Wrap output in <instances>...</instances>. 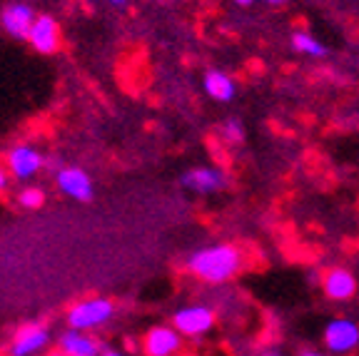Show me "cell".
<instances>
[{
    "label": "cell",
    "instance_id": "ac0fdd59",
    "mask_svg": "<svg viewBox=\"0 0 359 356\" xmlns=\"http://www.w3.org/2000/svg\"><path fill=\"white\" fill-rule=\"evenodd\" d=\"M232 3H237L240 8H247V6H252V3H269V6H282V3H287V0H232Z\"/></svg>",
    "mask_w": 359,
    "mask_h": 356
},
{
    "label": "cell",
    "instance_id": "7402d4cb",
    "mask_svg": "<svg viewBox=\"0 0 359 356\" xmlns=\"http://www.w3.org/2000/svg\"><path fill=\"white\" fill-rule=\"evenodd\" d=\"M100 356H125V354H120V351H112V349H107V351H102Z\"/></svg>",
    "mask_w": 359,
    "mask_h": 356
},
{
    "label": "cell",
    "instance_id": "9a60e30c",
    "mask_svg": "<svg viewBox=\"0 0 359 356\" xmlns=\"http://www.w3.org/2000/svg\"><path fill=\"white\" fill-rule=\"evenodd\" d=\"M292 48L299 53V55H307V57H325L327 55V48L320 43V40L314 38V35L304 33V30H297V33H292Z\"/></svg>",
    "mask_w": 359,
    "mask_h": 356
},
{
    "label": "cell",
    "instance_id": "e0dca14e",
    "mask_svg": "<svg viewBox=\"0 0 359 356\" xmlns=\"http://www.w3.org/2000/svg\"><path fill=\"white\" fill-rule=\"evenodd\" d=\"M219 132H222V137L227 139V142H232V145H237V142L245 139V128H242V123L240 120H235V117H230V120L222 125Z\"/></svg>",
    "mask_w": 359,
    "mask_h": 356
},
{
    "label": "cell",
    "instance_id": "6da1fadb",
    "mask_svg": "<svg viewBox=\"0 0 359 356\" xmlns=\"http://www.w3.org/2000/svg\"><path fill=\"white\" fill-rule=\"evenodd\" d=\"M245 256L235 245H212L192 252L187 272L205 284H224L242 272Z\"/></svg>",
    "mask_w": 359,
    "mask_h": 356
},
{
    "label": "cell",
    "instance_id": "4fadbf2b",
    "mask_svg": "<svg viewBox=\"0 0 359 356\" xmlns=\"http://www.w3.org/2000/svg\"><path fill=\"white\" fill-rule=\"evenodd\" d=\"M57 349L65 356H100L102 349L88 331H78V329H67L57 336Z\"/></svg>",
    "mask_w": 359,
    "mask_h": 356
},
{
    "label": "cell",
    "instance_id": "7c38bea8",
    "mask_svg": "<svg viewBox=\"0 0 359 356\" xmlns=\"http://www.w3.org/2000/svg\"><path fill=\"white\" fill-rule=\"evenodd\" d=\"M43 167V155L30 145H18L8 152V170L15 179H28Z\"/></svg>",
    "mask_w": 359,
    "mask_h": 356
},
{
    "label": "cell",
    "instance_id": "8992f818",
    "mask_svg": "<svg viewBox=\"0 0 359 356\" xmlns=\"http://www.w3.org/2000/svg\"><path fill=\"white\" fill-rule=\"evenodd\" d=\"M322 292L330 301H349L357 294V277L344 267H332L322 274Z\"/></svg>",
    "mask_w": 359,
    "mask_h": 356
},
{
    "label": "cell",
    "instance_id": "cb8c5ba5",
    "mask_svg": "<svg viewBox=\"0 0 359 356\" xmlns=\"http://www.w3.org/2000/svg\"><path fill=\"white\" fill-rule=\"evenodd\" d=\"M264 356H285V354H275V351H272V354H264Z\"/></svg>",
    "mask_w": 359,
    "mask_h": 356
},
{
    "label": "cell",
    "instance_id": "52a82bcc",
    "mask_svg": "<svg viewBox=\"0 0 359 356\" xmlns=\"http://www.w3.org/2000/svg\"><path fill=\"white\" fill-rule=\"evenodd\" d=\"M50 341V331L43 324H25L15 331V339L11 344V356H33L43 351Z\"/></svg>",
    "mask_w": 359,
    "mask_h": 356
},
{
    "label": "cell",
    "instance_id": "9c48e42d",
    "mask_svg": "<svg viewBox=\"0 0 359 356\" xmlns=\"http://www.w3.org/2000/svg\"><path fill=\"white\" fill-rule=\"evenodd\" d=\"M57 189L62 195L73 197L78 202H90L93 200V179L85 170L80 167H62L60 172L55 174Z\"/></svg>",
    "mask_w": 359,
    "mask_h": 356
},
{
    "label": "cell",
    "instance_id": "30bf717a",
    "mask_svg": "<svg viewBox=\"0 0 359 356\" xmlns=\"http://www.w3.org/2000/svg\"><path fill=\"white\" fill-rule=\"evenodd\" d=\"M35 11L28 6V3H11L0 11V22H3V28L13 35V38H20V40H28L30 28H33L35 22Z\"/></svg>",
    "mask_w": 359,
    "mask_h": 356
},
{
    "label": "cell",
    "instance_id": "5bb4252c",
    "mask_svg": "<svg viewBox=\"0 0 359 356\" xmlns=\"http://www.w3.org/2000/svg\"><path fill=\"white\" fill-rule=\"evenodd\" d=\"M202 88H205V93L217 102H230L237 93L235 80L227 73H222V70H208L205 78H202Z\"/></svg>",
    "mask_w": 359,
    "mask_h": 356
},
{
    "label": "cell",
    "instance_id": "7a4b0ae2",
    "mask_svg": "<svg viewBox=\"0 0 359 356\" xmlns=\"http://www.w3.org/2000/svg\"><path fill=\"white\" fill-rule=\"evenodd\" d=\"M327 354L332 356H349L359 349V324L349 317H337L322 331Z\"/></svg>",
    "mask_w": 359,
    "mask_h": 356
},
{
    "label": "cell",
    "instance_id": "d6986e66",
    "mask_svg": "<svg viewBox=\"0 0 359 356\" xmlns=\"http://www.w3.org/2000/svg\"><path fill=\"white\" fill-rule=\"evenodd\" d=\"M107 3H110L112 8H120V11H123V8H128V0H107Z\"/></svg>",
    "mask_w": 359,
    "mask_h": 356
},
{
    "label": "cell",
    "instance_id": "5b68a950",
    "mask_svg": "<svg viewBox=\"0 0 359 356\" xmlns=\"http://www.w3.org/2000/svg\"><path fill=\"white\" fill-rule=\"evenodd\" d=\"M180 184L195 195H212V192L224 189L227 174L219 167H192L180 177Z\"/></svg>",
    "mask_w": 359,
    "mask_h": 356
},
{
    "label": "cell",
    "instance_id": "3957f363",
    "mask_svg": "<svg viewBox=\"0 0 359 356\" xmlns=\"http://www.w3.org/2000/svg\"><path fill=\"white\" fill-rule=\"evenodd\" d=\"M112 312H115V306H112L110 299L93 296V299L78 301L75 306H70L67 324H70V329H78V331H93V329L102 327L112 317Z\"/></svg>",
    "mask_w": 359,
    "mask_h": 356
},
{
    "label": "cell",
    "instance_id": "ba28073f",
    "mask_svg": "<svg viewBox=\"0 0 359 356\" xmlns=\"http://www.w3.org/2000/svg\"><path fill=\"white\" fill-rule=\"evenodd\" d=\"M142 349L147 356H175L182 349V334L175 327H152L145 334Z\"/></svg>",
    "mask_w": 359,
    "mask_h": 356
},
{
    "label": "cell",
    "instance_id": "44dd1931",
    "mask_svg": "<svg viewBox=\"0 0 359 356\" xmlns=\"http://www.w3.org/2000/svg\"><path fill=\"white\" fill-rule=\"evenodd\" d=\"M299 356H332V354H322V351H302Z\"/></svg>",
    "mask_w": 359,
    "mask_h": 356
},
{
    "label": "cell",
    "instance_id": "2e32d148",
    "mask_svg": "<svg viewBox=\"0 0 359 356\" xmlns=\"http://www.w3.org/2000/svg\"><path fill=\"white\" fill-rule=\"evenodd\" d=\"M18 202H20L25 210H38V207L45 202V192L40 187H25V189H20Z\"/></svg>",
    "mask_w": 359,
    "mask_h": 356
},
{
    "label": "cell",
    "instance_id": "8fae6325",
    "mask_svg": "<svg viewBox=\"0 0 359 356\" xmlns=\"http://www.w3.org/2000/svg\"><path fill=\"white\" fill-rule=\"evenodd\" d=\"M28 43L38 53H43V55L55 53L57 45H60V28H57V22L50 15H38L33 22V28H30Z\"/></svg>",
    "mask_w": 359,
    "mask_h": 356
},
{
    "label": "cell",
    "instance_id": "603a6c76",
    "mask_svg": "<svg viewBox=\"0 0 359 356\" xmlns=\"http://www.w3.org/2000/svg\"><path fill=\"white\" fill-rule=\"evenodd\" d=\"M48 356H65V354H62V351L57 349V351H53V354H48Z\"/></svg>",
    "mask_w": 359,
    "mask_h": 356
},
{
    "label": "cell",
    "instance_id": "277c9868",
    "mask_svg": "<svg viewBox=\"0 0 359 356\" xmlns=\"http://www.w3.org/2000/svg\"><path fill=\"white\" fill-rule=\"evenodd\" d=\"M215 322H217V314L208 304L182 306L172 314V327L182 336H205L208 331H212Z\"/></svg>",
    "mask_w": 359,
    "mask_h": 356
},
{
    "label": "cell",
    "instance_id": "ffe728a7",
    "mask_svg": "<svg viewBox=\"0 0 359 356\" xmlns=\"http://www.w3.org/2000/svg\"><path fill=\"white\" fill-rule=\"evenodd\" d=\"M6 187H8V174L3 172V170H0V192H3Z\"/></svg>",
    "mask_w": 359,
    "mask_h": 356
}]
</instances>
